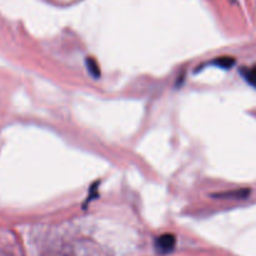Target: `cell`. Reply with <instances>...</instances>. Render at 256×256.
Listing matches in <instances>:
<instances>
[{"label":"cell","mask_w":256,"mask_h":256,"mask_svg":"<svg viewBox=\"0 0 256 256\" xmlns=\"http://www.w3.org/2000/svg\"><path fill=\"white\" fill-rule=\"evenodd\" d=\"M174 246H176V238L172 234H164V235L158 236L154 242L157 252L162 254V255L171 252Z\"/></svg>","instance_id":"cell-1"},{"label":"cell","mask_w":256,"mask_h":256,"mask_svg":"<svg viewBox=\"0 0 256 256\" xmlns=\"http://www.w3.org/2000/svg\"><path fill=\"white\" fill-rule=\"evenodd\" d=\"M87 66H88V68H90V72L92 73L94 77H98V76H100V70H98V66H97V63L93 60V59H88Z\"/></svg>","instance_id":"cell-4"},{"label":"cell","mask_w":256,"mask_h":256,"mask_svg":"<svg viewBox=\"0 0 256 256\" xmlns=\"http://www.w3.org/2000/svg\"><path fill=\"white\" fill-rule=\"evenodd\" d=\"M241 76L248 84L256 88V64L252 67H244L241 70Z\"/></svg>","instance_id":"cell-2"},{"label":"cell","mask_w":256,"mask_h":256,"mask_svg":"<svg viewBox=\"0 0 256 256\" xmlns=\"http://www.w3.org/2000/svg\"><path fill=\"white\" fill-rule=\"evenodd\" d=\"M212 63L215 66L224 68V70H230L234 64H235V59L232 56H221V58H216Z\"/></svg>","instance_id":"cell-3"}]
</instances>
